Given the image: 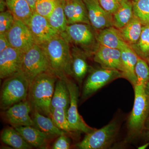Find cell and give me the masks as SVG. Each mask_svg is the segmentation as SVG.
I'll use <instances>...</instances> for the list:
<instances>
[{"instance_id":"cell-38","label":"cell","mask_w":149,"mask_h":149,"mask_svg":"<svg viewBox=\"0 0 149 149\" xmlns=\"http://www.w3.org/2000/svg\"><path fill=\"white\" fill-rule=\"evenodd\" d=\"M6 6L7 7L6 4V1L4 0H1V8L0 10L1 12L5 11V10Z\"/></svg>"},{"instance_id":"cell-18","label":"cell","mask_w":149,"mask_h":149,"mask_svg":"<svg viewBox=\"0 0 149 149\" xmlns=\"http://www.w3.org/2000/svg\"><path fill=\"white\" fill-rule=\"evenodd\" d=\"M96 37L99 45L107 47L120 50L128 45L123 40L120 30L113 26L100 30Z\"/></svg>"},{"instance_id":"cell-39","label":"cell","mask_w":149,"mask_h":149,"mask_svg":"<svg viewBox=\"0 0 149 149\" xmlns=\"http://www.w3.org/2000/svg\"><path fill=\"white\" fill-rule=\"evenodd\" d=\"M146 125L148 128H149V118L146 121Z\"/></svg>"},{"instance_id":"cell-28","label":"cell","mask_w":149,"mask_h":149,"mask_svg":"<svg viewBox=\"0 0 149 149\" xmlns=\"http://www.w3.org/2000/svg\"><path fill=\"white\" fill-rule=\"evenodd\" d=\"M139 57L149 62V23L143 25L141 36L137 42L130 46Z\"/></svg>"},{"instance_id":"cell-9","label":"cell","mask_w":149,"mask_h":149,"mask_svg":"<svg viewBox=\"0 0 149 149\" xmlns=\"http://www.w3.org/2000/svg\"><path fill=\"white\" fill-rule=\"evenodd\" d=\"M68 77H64L70 94V104L67 113L68 119L70 126L74 132L88 134L96 129L89 126L79 114L77 109L79 96V88L77 85Z\"/></svg>"},{"instance_id":"cell-19","label":"cell","mask_w":149,"mask_h":149,"mask_svg":"<svg viewBox=\"0 0 149 149\" xmlns=\"http://www.w3.org/2000/svg\"><path fill=\"white\" fill-rule=\"evenodd\" d=\"M123 66L124 78L127 79L133 86L137 83L135 67L139 56L128 45L120 49Z\"/></svg>"},{"instance_id":"cell-15","label":"cell","mask_w":149,"mask_h":149,"mask_svg":"<svg viewBox=\"0 0 149 149\" xmlns=\"http://www.w3.org/2000/svg\"><path fill=\"white\" fill-rule=\"evenodd\" d=\"M94 61L102 67L116 70L123 73L120 50L98 45L93 55Z\"/></svg>"},{"instance_id":"cell-20","label":"cell","mask_w":149,"mask_h":149,"mask_svg":"<svg viewBox=\"0 0 149 149\" xmlns=\"http://www.w3.org/2000/svg\"><path fill=\"white\" fill-rule=\"evenodd\" d=\"M70 94L68 86L64 78H58L51 104V110L59 107L67 111L70 104Z\"/></svg>"},{"instance_id":"cell-4","label":"cell","mask_w":149,"mask_h":149,"mask_svg":"<svg viewBox=\"0 0 149 149\" xmlns=\"http://www.w3.org/2000/svg\"><path fill=\"white\" fill-rule=\"evenodd\" d=\"M133 87L135 100L127 124L130 139L135 138L143 130L149 109V86L137 83Z\"/></svg>"},{"instance_id":"cell-11","label":"cell","mask_w":149,"mask_h":149,"mask_svg":"<svg viewBox=\"0 0 149 149\" xmlns=\"http://www.w3.org/2000/svg\"><path fill=\"white\" fill-rule=\"evenodd\" d=\"M5 35L11 47L24 53L35 44L27 24L16 19L13 26Z\"/></svg>"},{"instance_id":"cell-7","label":"cell","mask_w":149,"mask_h":149,"mask_svg":"<svg viewBox=\"0 0 149 149\" xmlns=\"http://www.w3.org/2000/svg\"><path fill=\"white\" fill-rule=\"evenodd\" d=\"M21 71L29 83L39 74L51 71L47 55L41 46L35 44L24 53Z\"/></svg>"},{"instance_id":"cell-29","label":"cell","mask_w":149,"mask_h":149,"mask_svg":"<svg viewBox=\"0 0 149 149\" xmlns=\"http://www.w3.org/2000/svg\"><path fill=\"white\" fill-rule=\"evenodd\" d=\"M67 113V111L64 109L57 107L51 111V118L59 129L68 134H71L75 132L70 126L68 119Z\"/></svg>"},{"instance_id":"cell-42","label":"cell","mask_w":149,"mask_h":149,"mask_svg":"<svg viewBox=\"0 0 149 149\" xmlns=\"http://www.w3.org/2000/svg\"></svg>"},{"instance_id":"cell-33","label":"cell","mask_w":149,"mask_h":149,"mask_svg":"<svg viewBox=\"0 0 149 149\" xmlns=\"http://www.w3.org/2000/svg\"><path fill=\"white\" fill-rule=\"evenodd\" d=\"M56 1V0H37L35 11L47 18L53 10Z\"/></svg>"},{"instance_id":"cell-35","label":"cell","mask_w":149,"mask_h":149,"mask_svg":"<svg viewBox=\"0 0 149 149\" xmlns=\"http://www.w3.org/2000/svg\"><path fill=\"white\" fill-rule=\"evenodd\" d=\"M66 134H63L58 136L52 147L53 149H68L70 148V139Z\"/></svg>"},{"instance_id":"cell-3","label":"cell","mask_w":149,"mask_h":149,"mask_svg":"<svg viewBox=\"0 0 149 149\" xmlns=\"http://www.w3.org/2000/svg\"><path fill=\"white\" fill-rule=\"evenodd\" d=\"M29 80L22 71L4 79L0 94V107L6 111L19 102L27 100Z\"/></svg>"},{"instance_id":"cell-26","label":"cell","mask_w":149,"mask_h":149,"mask_svg":"<svg viewBox=\"0 0 149 149\" xmlns=\"http://www.w3.org/2000/svg\"><path fill=\"white\" fill-rule=\"evenodd\" d=\"M7 7L16 19L25 24L32 16L33 11L26 0H5Z\"/></svg>"},{"instance_id":"cell-34","label":"cell","mask_w":149,"mask_h":149,"mask_svg":"<svg viewBox=\"0 0 149 149\" xmlns=\"http://www.w3.org/2000/svg\"><path fill=\"white\" fill-rule=\"evenodd\" d=\"M100 4L105 10L113 15L119 8L120 3L118 0H98Z\"/></svg>"},{"instance_id":"cell-37","label":"cell","mask_w":149,"mask_h":149,"mask_svg":"<svg viewBox=\"0 0 149 149\" xmlns=\"http://www.w3.org/2000/svg\"><path fill=\"white\" fill-rule=\"evenodd\" d=\"M33 11H35V5L37 0H26Z\"/></svg>"},{"instance_id":"cell-1","label":"cell","mask_w":149,"mask_h":149,"mask_svg":"<svg viewBox=\"0 0 149 149\" xmlns=\"http://www.w3.org/2000/svg\"><path fill=\"white\" fill-rule=\"evenodd\" d=\"M57 78L53 72L48 71L39 74L29 83L27 100L32 111H37L51 118V101Z\"/></svg>"},{"instance_id":"cell-24","label":"cell","mask_w":149,"mask_h":149,"mask_svg":"<svg viewBox=\"0 0 149 149\" xmlns=\"http://www.w3.org/2000/svg\"><path fill=\"white\" fill-rule=\"evenodd\" d=\"M3 143L16 149H30L32 147L24 140L20 133L12 126L4 128L1 134Z\"/></svg>"},{"instance_id":"cell-27","label":"cell","mask_w":149,"mask_h":149,"mask_svg":"<svg viewBox=\"0 0 149 149\" xmlns=\"http://www.w3.org/2000/svg\"><path fill=\"white\" fill-rule=\"evenodd\" d=\"M143 26L139 19L134 15L128 24L119 30L125 42L131 46L136 44L139 40Z\"/></svg>"},{"instance_id":"cell-5","label":"cell","mask_w":149,"mask_h":149,"mask_svg":"<svg viewBox=\"0 0 149 149\" xmlns=\"http://www.w3.org/2000/svg\"><path fill=\"white\" fill-rule=\"evenodd\" d=\"M94 29L91 24L75 23L68 24L65 32L60 35L69 43L80 47L91 57L99 45Z\"/></svg>"},{"instance_id":"cell-6","label":"cell","mask_w":149,"mask_h":149,"mask_svg":"<svg viewBox=\"0 0 149 149\" xmlns=\"http://www.w3.org/2000/svg\"><path fill=\"white\" fill-rule=\"evenodd\" d=\"M119 125L113 120L100 129H95L86 134L81 142L75 147L80 149H103L110 146L117 137Z\"/></svg>"},{"instance_id":"cell-23","label":"cell","mask_w":149,"mask_h":149,"mask_svg":"<svg viewBox=\"0 0 149 149\" xmlns=\"http://www.w3.org/2000/svg\"><path fill=\"white\" fill-rule=\"evenodd\" d=\"M119 8L113 16V26L121 29L128 24L134 16L133 1L131 0H121Z\"/></svg>"},{"instance_id":"cell-36","label":"cell","mask_w":149,"mask_h":149,"mask_svg":"<svg viewBox=\"0 0 149 149\" xmlns=\"http://www.w3.org/2000/svg\"><path fill=\"white\" fill-rule=\"evenodd\" d=\"M11 47L5 34H0V52Z\"/></svg>"},{"instance_id":"cell-17","label":"cell","mask_w":149,"mask_h":149,"mask_svg":"<svg viewBox=\"0 0 149 149\" xmlns=\"http://www.w3.org/2000/svg\"><path fill=\"white\" fill-rule=\"evenodd\" d=\"M63 8L68 24L78 23L91 24L83 0H63Z\"/></svg>"},{"instance_id":"cell-10","label":"cell","mask_w":149,"mask_h":149,"mask_svg":"<svg viewBox=\"0 0 149 149\" xmlns=\"http://www.w3.org/2000/svg\"><path fill=\"white\" fill-rule=\"evenodd\" d=\"M26 24L32 33L35 44L40 46L60 35L59 33L51 26L47 17L35 11L33 12Z\"/></svg>"},{"instance_id":"cell-30","label":"cell","mask_w":149,"mask_h":149,"mask_svg":"<svg viewBox=\"0 0 149 149\" xmlns=\"http://www.w3.org/2000/svg\"><path fill=\"white\" fill-rule=\"evenodd\" d=\"M133 3L134 16L139 19L143 25L149 24V0H138L133 1Z\"/></svg>"},{"instance_id":"cell-16","label":"cell","mask_w":149,"mask_h":149,"mask_svg":"<svg viewBox=\"0 0 149 149\" xmlns=\"http://www.w3.org/2000/svg\"><path fill=\"white\" fill-rule=\"evenodd\" d=\"M71 77L81 86L88 71L91 70L87 58L88 55L85 51L77 46L71 49Z\"/></svg>"},{"instance_id":"cell-40","label":"cell","mask_w":149,"mask_h":149,"mask_svg":"<svg viewBox=\"0 0 149 149\" xmlns=\"http://www.w3.org/2000/svg\"><path fill=\"white\" fill-rule=\"evenodd\" d=\"M131 1H138V0H131Z\"/></svg>"},{"instance_id":"cell-32","label":"cell","mask_w":149,"mask_h":149,"mask_svg":"<svg viewBox=\"0 0 149 149\" xmlns=\"http://www.w3.org/2000/svg\"><path fill=\"white\" fill-rule=\"evenodd\" d=\"M15 18L10 11L6 10L0 13V34H5L13 26Z\"/></svg>"},{"instance_id":"cell-21","label":"cell","mask_w":149,"mask_h":149,"mask_svg":"<svg viewBox=\"0 0 149 149\" xmlns=\"http://www.w3.org/2000/svg\"><path fill=\"white\" fill-rule=\"evenodd\" d=\"M15 128L32 147L41 148H45L48 139L51 138L33 126H20Z\"/></svg>"},{"instance_id":"cell-22","label":"cell","mask_w":149,"mask_h":149,"mask_svg":"<svg viewBox=\"0 0 149 149\" xmlns=\"http://www.w3.org/2000/svg\"><path fill=\"white\" fill-rule=\"evenodd\" d=\"M32 118L34 127L37 128L50 137H55L68 133L59 129L55 124L51 118L41 114L37 111H32Z\"/></svg>"},{"instance_id":"cell-31","label":"cell","mask_w":149,"mask_h":149,"mask_svg":"<svg viewBox=\"0 0 149 149\" xmlns=\"http://www.w3.org/2000/svg\"><path fill=\"white\" fill-rule=\"evenodd\" d=\"M137 83L149 86V66L146 61L139 57L135 67Z\"/></svg>"},{"instance_id":"cell-8","label":"cell","mask_w":149,"mask_h":149,"mask_svg":"<svg viewBox=\"0 0 149 149\" xmlns=\"http://www.w3.org/2000/svg\"><path fill=\"white\" fill-rule=\"evenodd\" d=\"M124 78L123 73L116 70L102 67L90 70L83 84L81 98L85 100L104 86L118 78Z\"/></svg>"},{"instance_id":"cell-14","label":"cell","mask_w":149,"mask_h":149,"mask_svg":"<svg viewBox=\"0 0 149 149\" xmlns=\"http://www.w3.org/2000/svg\"><path fill=\"white\" fill-rule=\"evenodd\" d=\"M88 10L89 20L95 30H101L113 26V16L105 10L98 0H83Z\"/></svg>"},{"instance_id":"cell-13","label":"cell","mask_w":149,"mask_h":149,"mask_svg":"<svg viewBox=\"0 0 149 149\" xmlns=\"http://www.w3.org/2000/svg\"><path fill=\"white\" fill-rule=\"evenodd\" d=\"M5 111L6 120L14 128L34 126L33 119L29 115L32 107L27 100L13 105Z\"/></svg>"},{"instance_id":"cell-12","label":"cell","mask_w":149,"mask_h":149,"mask_svg":"<svg viewBox=\"0 0 149 149\" xmlns=\"http://www.w3.org/2000/svg\"><path fill=\"white\" fill-rule=\"evenodd\" d=\"M24 52L9 47L0 52V78L5 79L21 71Z\"/></svg>"},{"instance_id":"cell-2","label":"cell","mask_w":149,"mask_h":149,"mask_svg":"<svg viewBox=\"0 0 149 149\" xmlns=\"http://www.w3.org/2000/svg\"><path fill=\"white\" fill-rule=\"evenodd\" d=\"M69 43L58 35L41 46L47 55L51 72L58 78L71 77V54Z\"/></svg>"},{"instance_id":"cell-25","label":"cell","mask_w":149,"mask_h":149,"mask_svg":"<svg viewBox=\"0 0 149 149\" xmlns=\"http://www.w3.org/2000/svg\"><path fill=\"white\" fill-rule=\"evenodd\" d=\"M47 18L51 26L60 35L65 32L68 24L65 14L63 0H56L53 10Z\"/></svg>"},{"instance_id":"cell-41","label":"cell","mask_w":149,"mask_h":149,"mask_svg":"<svg viewBox=\"0 0 149 149\" xmlns=\"http://www.w3.org/2000/svg\"><path fill=\"white\" fill-rule=\"evenodd\" d=\"M118 1H119V2H120V1H121V0H118Z\"/></svg>"}]
</instances>
